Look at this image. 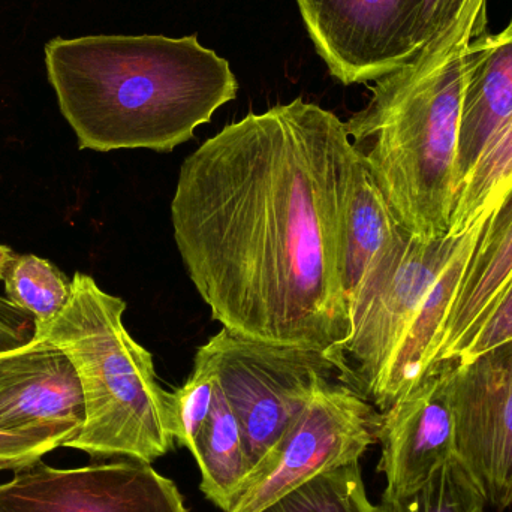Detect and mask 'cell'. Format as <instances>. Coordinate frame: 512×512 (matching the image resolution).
I'll return each mask as SVG.
<instances>
[{
  "instance_id": "6da1fadb",
  "label": "cell",
  "mask_w": 512,
  "mask_h": 512,
  "mask_svg": "<svg viewBox=\"0 0 512 512\" xmlns=\"http://www.w3.org/2000/svg\"><path fill=\"white\" fill-rule=\"evenodd\" d=\"M358 159L345 122L295 98L183 161L174 240L222 328L334 360L351 334L340 249Z\"/></svg>"
},
{
  "instance_id": "7a4b0ae2",
  "label": "cell",
  "mask_w": 512,
  "mask_h": 512,
  "mask_svg": "<svg viewBox=\"0 0 512 512\" xmlns=\"http://www.w3.org/2000/svg\"><path fill=\"white\" fill-rule=\"evenodd\" d=\"M44 51L81 150L173 152L239 92L228 60L197 35L54 38Z\"/></svg>"
},
{
  "instance_id": "3957f363",
  "label": "cell",
  "mask_w": 512,
  "mask_h": 512,
  "mask_svg": "<svg viewBox=\"0 0 512 512\" xmlns=\"http://www.w3.org/2000/svg\"><path fill=\"white\" fill-rule=\"evenodd\" d=\"M489 0H466L402 68L370 86L345 123L399 224L421 240L450 236L463 98L489 35Z\"/></svg>"
},
{
  "instance_id": "277c9868",
  "label": "cell",
  "mask_w": 512,
  "mask_h": 512,
  "mask_svg": "<svg viewBox=\"0 0 512 512\" xmlns=\"http://www.w3.org/2000/svg\"><path fill=\"white\" fill-rule=\"evenodd\" d=\"M126 303L89 274L71 279L68 303L35 336L68 355L84 397L83 430L68 448L95 460L153 463L174 447L170 391L156 378L153 357L123 324Z\"/></svg>"
},
{
  "instance_id": "5b68a950",
  "label": "cell",
  "mask_w": 512,
  "mask_h": 512,
  "mask_svg": "<svg viewBox=\"0 0 512 512\" xmlns=\"http://www.w3.org/2000/svg\"><path fill=\"white\" fill-rule=\"evenodd\" d=\"M381 411L351 385L325 382L243 481L227 512H264L313 478L360 463L378 442Z\"/></svg>"
},
{
  "instance_id": "8992f818",
  "label": "cell",
  "mask_w": 512,
  "mask_h": 512,
  "mask_svg": "<svg viewBox=\"0 0 512 512\" xmlns=\"http://www.w3.org/2000/svg\"><path fill=\"white\" fill-rule=\"evenodd\" d=\"M198 349L239 418L251 469L322 384L340 381L339 366L325 352L274 345L227 328Z\"/></svg>"
},
{
  "instance_id": "52a82bcc",
  "label": "cell",
  "mask_w": 512,
  "mask_h": 512,
  "mask_svg": "<svg viewBox=\"0 0 512 512\" xmlns=\"http://www.w3.org/2000/svg\"><path fill=\"white\" fill-rule=\"evenodd\" d=\"M463 236L421 240L405 230L370 268L349 306L351 334L334 355L343 384L367 399Z\"/></svg>"
},
{
  "instance_id": "ba28073f",
  "label": "cell",
  "mask_w": 512,
  "mask_h": 512,
  "mask_svg": "<svg viewBox=\"0 0 512 512\" xmlns=\"http://www.w3.org/2000/svg\"><path fill=\"white\" fill-rule=\"evenodd\" d=\"M307 33L340 83H375L423 47L424 0H295Z\"/></svg>"
},
{
  "instance_id": "9c48e42d",
  "label": "cell",
  "mask_w": 512,
  "mask_h": 512,
  "mask_svg": "<svg viewBox=\"0 0 512 512\" xmlns=\"http://www.w3.org/2000/svg\"><path fill=\"white\" fill-rule=\"evenodd\" d=\"M0 512H188L173 481L131 459L57 469L35 460L0 484Z\"/></svg>"
},
{
  "instance_id": "30bf717a",
  "label": "cell",
  "mask_w": 512,
  "mask_h": 512,
  "mask_svg": "<svg viewBox=\"0 0 512 512\" xmlns=\"http://www.w3.org/2000/svg\"><path fill=\"white\" fill-rule=\"evenodd\" d=\"M456 457L498 511L512 505V339L457 358L451 379Z\"/></svg>"
},
{
  "instance_id": "8fae6325",
  "label": "cell",
  "mask_w": 512,
  "mask_h": 512,
  "mask_svg": "<svg viewBox=\"0 0 512 512\" xmlns=\"http://www.w3.org/2000/svg\"><path fill=\"white\" fill-rule=\"evenodd\" d=\"M80 379L68 355L45 337L0 351V435L48 451L68 448L83 430Z\"/></svg>"
},
{
  "instance_id": "7c38bea8",
  "label": "cell",
  "mask_w": 512,
  "mask_h": 512,
  "mask_svg": "<svg viewBox=\"0 0 512 512\" xmlns=\"http://www.w3.org/2000/svg\"><path fill=\"white\" fill-rule=\"evenodd\" d=\"M457 358L436 361L427 372L381 412L379 472L385 490L405 493L421 486L444 463L456 457V423L451 379Z\"/></svg>"
},
{
  "instance_id": "4fadbf2b",
  "label": "cell",
  "mask_w": 512,
  "mask_h": 512,
  "mask_svg": "<svg viewBox=\"0 0 512 512\" xmlns=\"http://www.w3.org/2000/svg\"><path fill=\"white\" fill-rule=\"evenodd\" d=\"M512 279V183L487 216L439 334L430 366L457 358Z\"/></svg>"
},
{
  "instance_id": "5bb4252c",
  "label": "cell",
  "mask_w": 512,
  "mask_h": 512,
  "mask_svg": "<svg viewBox=\"0 0 512 512\" xmlns=\"http://www.w3.org/2000/svg\"><path fill=\"white\" fill-rule=\"evenodd\" d=\"M487 216L489 213L481 216L475 225L466 231L453 259L448 262L447 267L418 307L399 345L396 346L381 375L367 393V400L372 402L378 411H387L429 369L439 334L456 297L466 264L486 224Z\"/></svg>"
},
{
  "instance_id": "9a60e30c",
  "label": "cell",
  "mask_w": 512,
  "mask_h": 512,
  "mask_svg": "<svg viewBox=\"0 0 512 512\" xmlns=\"http://www.w3.org/2000/svg\"><path fill=\"white\" fill-rule=\"evenodd\" d=\"M511 117L512 41L495 44L487 35L463 98L456 197L489 141Z\"/></svg>"
},
{
  "instance_id": "2e32d148",
  "label": "cell",
  "mask_w": 512,
  "mask_h": 512,
  "mask_svg": "<svg viewBox=\"0 0 512 512\" xmlns=\"http://www.w3.org/2000/svg\"><path fill=\"white\" fill-rule=\"evenodd\" d=\"M403 231L363 159H358L340 249V279L348 309L370 268Z\"/></svg>"
},
{
  "instance_id": "e0dca14e",
  "label": "cell",
  "mask_w": 512,
  "mask_h": 512,
  "mask_svg": "<svg viewBox=\"0 0 512 512\" xmlns=\"http://www.w3.org/2000/svg\"><path fill=\"white\" fill-rule=\"evenodd\" d=\"M191 453L200 466L204 495L213 505L227 512L251 471V463L239 418L219 381L216 382L212 411Z\"/></svg>"
},
{
  "instance_id": "ac0fdd59",
  "label": "cell",
  "mask_w": 512,
  "mask_h": 512,
  "mask_svg": "<svg viewBox=\"0 0 512 512\" xmlns=\"http://www.w3.org/2000/svg\"><path fill=\"white\" fill-rule=\"evenodd\" d=\"M512 183V117L489 141L456 197L450 236H462L492 212Z\"/></svg>"
},
{
  "instance_id": "d6986e66",
  "label": "cell",
  "mask_w": 512,
  "mask_h": 512,
  "mask_svg": "<svg viewBox=\"0 0 512 512\" xmlns=\"http://www.w3.org/2000/svg\"><path fill=\"white\" fill-rule=\"evenodd\" d=\"M486 498L457 457L405 493L385 490L378 512H484Z\"/></svg>"
},
{
  "instance_id": "ffe728a7",
  "label": "cell",
  "mask_w": 512,
  "mask_h": 512,
  "mask_svg": "<svg viewBox=\"0 0 512 512\" xmlns=\"http://www.w3.org/2000/svg\"><path fill=\"white\" fill-rule=\"evenodd\" d=\"M5 297L32 316L35 324L51 321L68 303L71 279L38 255H17L6 273Z\"/></svg>"
},
{
  "instance_id": "44dd1931",
  "label": "cell",
  "mask_w": 512,
  "mask_h": 512,
  "mask_svg": "<svg viewBox=\"0 0 512 512\" xmlns=\"http://www.w3.org/2000/svg\"><path fill=\"white\" fill-rule=\"evenodd\" d=\"M264 512H378L370 502L360 463L313 478Z\"/></svg>"
},
{
  "instance_id": "7402d4cb",
  "label": "cell",
  "mask_w": 512,
  "mask_h": 512,
  "mask_svg": "<svg viewBox=\"0 0 512 512\" xmlns=\"http://www.w3.org/2000/svg\"><path fill=\"white\" fill-rule=\"evenodd\" d=\"M216 382L218 376L212 363L197 349L194 370L188 381L177 390L170 391L171 433L174 441L189 451L194 448L212 411Z\"/></svg>"
},
{
  "instance_id": "603a6c76",
  "label": "cell",
  "mask_w": 512,
  "mask_h": 512,
  "mask_svg": "<svg viewBox=\"0 0 512 512\" xmlns=\"http://www.w3.org/2000/svg\"><path fill=\"white\" fill-rule=\"evenodd\" d=\"M512 339V279L492 309L469 337L459 357H471L489 351ZM457 357V358H459Z\"/></svg>"
},
{
  "instance_id": "cb8c5ba5",
  "label": "cell",
  "mask_w": 512,
  "mask_h": 512,
  "mask_svg": "<svg viewBox=\"0 0 512 512\" xmlns=\"http://www.w3.org/2000/svg\"><path fill=\"white\" fill-rule=\"evenodd\" d=\"M35 336L32 316L0 295V351L24 345Z\"/></svg>"
},
{
  "instance_id": "d4e9b609",
  "label": "cell",
  "mask_w": 512,
  "mask_h": 512,
  "mask_svg": "<svg viewBox=\"0 0 512 512\" xmlns=\"http://www.w3.org/2000/svg\"><path fill=\"white\" fill-rule=\"evenodd\" d=\"M466 0H424L423 21H421V41L441 32L459 14Z\"/></svg>"
},
{
  "instance_id": "484cf974",
  "label": "cell",
  "mask_w": 512,
  "mask_h": 512,
  "mask_svg": "<svg viewBox=\"0 0 512 512\" xmlns=\"http://www.w3.org/2000/svg\"><path fill=\"white\" fill-rule=\"evenodd\" d=\"M50 453L45 447L17 436L0 435V456L38 460Z\"/></svg>"
},
{
  "instance_id": "4316f807",
  "label": "cell",
  "mask_w": 512,
  "mask_h": 512,
  "mask_svg": "<svg viewBox=\"0 0 512 512\" xmlns=\"http://www.w3.org/2000/svg\"><path fill=\"white\" fill-rule=\"evenodd\" d=\"M17 258V254L9 246L0 245V280H5L6 273L11 268L12 262Z\"/></svg>"
},
{
  "instance_id": "83f0119b",
  "label": "cell",
  "mask_w": 512,
  "mask_h": 512,
  "mask_svg": "<svg viewBox=\"0 0 512 512\" xmlns=\"http://www.w3.org/2000/svg\"><path fill=\"white\" fill-rule=\"evenodd\" d=\"M32 462H35V460L20 459V457L0 456V472L14 471V469L20 468V466L29 465V463Z\"/></svg>"
},
{
  "instance_id": "f1b7e54d",
  "label": "cell",
  "mask_w": 512,
  "mask_h": 512,
  "mask_svg": "<svg viewBox=\"0 0 512 512\" xmlns=\"http://www.w3.org/2000/svg\"><path fill=\"white\" fill-rule=\"evenodd\" d=\"M492 41L495 42V44H504V42L512 41V15L507 27H505L502 32H499L498 35H492Z\"/></svg>"
}]
</instances>
